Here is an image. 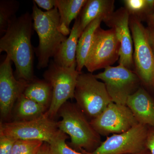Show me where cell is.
I'll return each mask as SVG.
<instances>
[{
  "instance_id": "obj_1",
  "label": "cell",
  "mask_w": 154,
  "mask_h": 154,
  "mask_svg": "<svg viewBox=\"0 0 154 154\" xmlns=\"http://www.w3.org/2000/svg\"><path fill=\"white\" fill-rule=\"evenodd\" d=\"M33 28V19L30 13L27 12L19 17L15 16L0 39V52H5L14 63L17 79L29 82L35 79L34 49L31 42Z\"/></svg>"
},
{
  "instance_id": "obj_2",
  "label": "cell",
  "mask_w": 154,
  "mask_h": 154,
  "mask_svg": "<svg viewBox=\"0 0 154 154\" xmlns=\"http://www.w3.org/2000/svg\"><path fill=\"white\" fill-rule=\"evenodd\" d=\"M57 116L62 118L57 122L59 129L69 136V144L75 150L92 152L102 143L100 135L76 103L66 102L59 110Z\"/></svg>"
},
{
  "instance_id": "obj_3",
  "label": "cell",
  "mask_w": 154,
  "mask_h": 154,
  "mask_svg": "<svg viewBox=\"0 0 154 154\" xmlns=\"http://www.w3.org/2000/svg\"><path fill=\"white\" fill-rule=\"evenodd\" d=\"M32 15L33 29L38 37V47L34 48L38 69L48 66L50 59L54 57L60 45L67 38L60 32V16L56 7L49 11H42L33 2Z\"/></svg>"
},
{
  "instance_id": "obj_4",
  "label": "cell",
  "mask_w": 154,
  "mask_h": 154,
  "mask_svg": "<svg viewBox=\"0 0 154 154\" xmlns=\"http://www.w3.org/2000/svg\"><path fill=\"white\" fill-rule=\"evenodd\" d=\"M74 98L76 104L91 120L100 115L112 102L105 84L92 73H80Z\"/></svg>"
},
{
  "instance_id": "obj_5",
  "label": "cell",
  "mask_w": 154,
  "mask_h": 154,
  "mask_svg": "<svg viewBox=\"0 0 154 154\" xmlns=\"http://www.w3.org/2000/svg\"><path fill=\"white\" fill-rule=\"evenodd\" d=\"M77 63L70 67H63L51 61L48 69L43 74L44 79L52 87V100L47 111L45 113L48 118L54 120L61 106L73 99L77 79L80 73L76 70Z\"/></svg>"
},
{
  "instance_id": "obj_6",
  "label": "cell",
  "mask_w": 154,
  "mask_h": 154,
  "mask_svg": "<svg viewBox=\"0 0 154 154\" xmlns=\"http://www.w3.org/2000/svg\"><path fill=\"white\" fill-rule=\"evenodd\" d=\"M60 131L57 122L45 114L33 120L2 122L0 134L17 140H38L50 144Z\"/></svg>"
},
{
  "instance_id": "obj_7",
  "label": "cell",
  "mask_w": 154,
  "mask_h": 154,
  "mask_svg": "<svg viewBox=\"0 0 154 154\" xmlns=\"http://www.w3.org/2000/svg\"><path fill=\"white\" fill-rule=\"evenodd\" d=\"M120 45L113 28L99 27L94 33L93 42L85 67L90 73L111 66L119 60Z\"/></svg>"
},
{
  "instance_id": "obj_8",
  "label": "cell",
  "mask_w": 154,
  "mask_h": 154,
  "mask_svg": "<svg viewBox=\"0 0 154 154\" xmlns=\"http://www.w3.org/2000/svg\"><path fill=\"white\" fill-rule=\"evenodd\" d=\"M95 75L105 84L112 102L118 105H126L128 97L138 89L139 77L121 65L107 67Z\"/></svg>"
},
{
  "instance_id": "obj_9",
  "label": "cell",
  "mask_w": 154,
  "mask_h": 154,
  "mask_svg": "<svg viewBox=\"0 0 154 154\" xmlns=\"http://www.w3.org/2000/svg\"><path fill=\"white\" fill-rule=\"evenodd\" d=\"M130 28L134 45V61L137 74L144 83H154V54L149 41L148 32L140 20L130 19Z\"/></svg>"
},
{
  "instance_id": "obj_10",
  "label": "cell",
  "mask_w": 154,
  "mask_h": 154,
  "mask_svg": "<svg viewBox=\"0 0 154 154\" xmlns=\"http://www.w3.org/2000/svg\"><path fill=\"white\" fill-rule=\"evenodd\" d=\"M149 127L138 124L125 132L108 137L92 152H83L84 154H131L146 148V143Z\"/></svg>"
},
{
  "instance_id": "obj_11",
  "label": "cell",
  "mask_w": 154,
  "mask_h": 154,
  "mask_svg": "<svg viewBox=\"0 0 154 154\" xmlns=\"http://www.w3.org/2000/svg\"><path fill=\"white\" fill-rule=\"evenodd\" d=\"M90 122L94 129L102 135L122 133L139 123L127 105L113 102Z\"/></svg>"
},
{
  "instance_id": "obj_12",
  "label": "cell",
  "mask_w": 154,
  "mask_h": 154,
  "mask_svg": "<svg viewBox=\"0 0 154 154\" xmlns=\"http://www.w3.org/2000/svg\"><path fill=\"white\" fill-rule=\"evenodd\" d=\"M29 82L18 80L14 75L11 59L6 56L0 65V113L5 120L12 113L17 100L23 94Z\"/></svg>"
},
{
  "instance_id": "obj_13",
  "label": "cell",
  "mask_w": 154,
  "mask_h": 154,
  "mask_svg": "<svg viewBox=\"0 0 154 154\" xmlns=\"http://www.w3.org/2000/svg\"><path fill=\"white\" fill-rule=\"evenodd\" d=\"M129 13L126 8L119 9L104 21L115 30L120 43L119 64L130 69L133 65V41L129 28Z\"/></svg>"
},
{
  "instance_id": "obj_14",
  "label": "cell",
  "mask_w": 154,
  "mask_h": 154,
  "mask_svg": "<svg viewBox=\"0 0 154 154\" xmlns=\"http://www.w3.org/2000/svg\"><path fill=\"white\" fill-rule=\"evenodd\" d=\"M126 105L139 123L154 127V102L143 89L138 88L131 95Z\"/></svg>"
},
{
  "instance_id": "obj_15",
  "label": "cell",
  "mask_w": 154,
  "mask_h": 154,
  "mask_svg": "<svg viewBox=\"0 0 154 154\" xmlns=\"http://www.w3.org/2000/svg\"><path fill=\"white\" fill-rule=\"evenodd\" d=\"M82 32L78 17L75 20L69 36L60 45L54 56L55 63L63 67H70L77 63V46Z\"/></svg>"
},
{
  "instance_id": "obj_16",
  "label": "cell",
  "mask_w": 154,
  "mask_h": 154,
  "mask_svg": "<svg viewBox=\"0 0 154 154\" xmlns=\"http://www.w3.org/2000/svg\"><path fill=\"white\" fill-rule=\"evenodd\" d=\"M114 1L88 0L81 11L79 18L82 31L95 19L103 18L104 21L113 14Z\"/></svg>"
},
{
  "instance_id": "obj_17",
  "label": "cell",
  "mask_w": 154,
  "mask_h": 154,
  "mask_svg": "<svg viewBox=\"0 0 154 154\" xmlns=\"http://www.w3.org/2000/svg\"><path fill=\"white\" fill-rule=\"evenodd\" d=\"M87 0H56L60 16L58 30L64 36L70 33L69 26L73 20L79 16Z\"/></svg>"
},
{
  "instance_id": "obj_18",
  "label": "cell",
  "mask_w": 154,
  "mask_h": 154,
  "mask_svg": "<svg viewBox=\"0 0 154 154\" xmlns=\"http://www.w3.org/2000/svg\"><path fill=\"white\" fill-rule=\"evenodd\" d=\"M14 121L33 120L44 115L47 111L45 106L38 104L22 94L17 100L14 107Z\"/></svg>"
},
{
  "instance_id": "obj_19",
  "label": "cell",
  "mask_w": 154,
  "mask_h": 154,
  "mask_svg": "<svg viewBox=\"0 0 154 154\" xmlns=\"http://www.w3.org/2000/svg\"><path fill=\"white\" fill-rule=\"evenodd\" d=\"M103 21L104 19L102 18L95 19L86 27L79 38L76 53V70L79 72H82V69L85 66L95 31Z\"/></svg>"
},
{
  "instance_id": "obj_20",
  "label": "cell",
  "mask_w": 154,
  "mask_h": 154,
  "mask_svg": "<svg viewBox=\"0 0 154 154\" xmlns=\"http://www.w3.org/2000/svg\"><path fill=\"white\" fill-rule=\"evenodd\" d=\"M23 94L48 109L52 100L53 89L51 85L46 80L35 79L29 83Z\"/></svg>"
},
{
  "instance_id": "obj_21",
  "label": "cell",
  "mask_w": 154,
  "mask_h": 154,
  "mask_svg": "<svg viewBox=\"0 0 154 154\" xmlns=\"http://www.w3.org/2000/svg\"><path fill=\"white\" fill-rule=\"evenodd\" d=\"M20 4L14 0L0 1V34H5L7 30L9 22L16 16L19 9Z\"/></svg>"
},
{
  "instance_id": "obj_22",
  "label": "cell",
  "mask_w": 154,
  "mask_h": 154,
  "mask_svg": "<svg viewBox=\"0 0 154 154\" xmlns=\"http://www.w3.org/2000/svg\"><path fill=\"white\" fill-rule=\"evenodd\" d=\"M44 143L38 140H18L14 143L12 154H36Z\"/></svg>"
},
{
  "instance_id": "obj_23",
  "label": "cell",
  "mask_w": 154,
  "mask_h": 154,
  "mask_svg": "<svg viewBox=\"0 0 154 154\" xmlns=\"http://www.w3.org/2000/svg\"><path fill=\"white\" fill-rule=\"evenodd\" d=\"M67 134L60 130L59 133L49 144L51 152L54 154H84L75 150L67 144L66 140Z\"/></svg>"
},
{
  "instance_id": "obj_24",
  "label": "cell",
  "mask_w": 154,
  "mask_h": 154,
  "mask_svg": "<svg viewBox=\"0 0 154 154\" xmlns=\"http://www.w3.org/2000/svg\"><path fill=\"white\" fill-rule=\"evenodd\" d=\"M124 3L129 14L139 15L150 10L146 0H125Z\"/></svg>"
},
{
  "instance_id": "obj_25",
  "label": "cell",
  "mask_w": 154,
  "mask_h": 154,
  "mask_svg": "<svg viewBox=\"0 0 154 154\" xmlns=\"http://www.w3.org/2000/svg\"><path fill=\"white\" fill-rule=\"evenodd\" d=\"M16 141L0 134V154H12Z\"/></svg>"
},
{
  "instance_id": "obj_26",
  "label": "cell",
  "mask_w": 154,
  "mask_h": 154,
  "mask_svg": "<svg viewBox=\"0 0 154 154\" xmlns=\"http://www.w3.org/2000/svg\"><path fill=\"white\" fill-rule=\"evenodd\" d=\"M33 2L46 11H51L56 7V0H34Z\"/></svg>"
},
{
  "instance_id": "obj_27",
  "label": "cell",
  "mask_w": 154,
  "mask_h": 154,
  "mask_svg": "<svg viewBox=\"0 0 154 154\" xmlns=\"http://www.w3.org/2000/svg\"><path fill=\"white\" fill-rule=\"evenodd\" d=\"M146 146L151 154H154V127H149Z\"/></svg>"
},
{
  "instance_id": "obj_28",
  "label": "cell",
  "mask_w": 154,
  "mask_h": 154,
  "mask_svg": "<svg viewBox=\"0 0 154 154\" xmlns=\"http://www.w3.org/2000/svg\"><path fill=\"white\" fill-rule=\"evenodd\" d=\"M36 154H54L51 152L49 144L47 143H44Z\"/></svg>"
},
{
  "instance_id": "obj_29",
  "label": "cell",
  "mask_w": 154,
  "mask_h": 154,
  "mask_svg": "<svg viewBox=\"0 0 154 154\" xmlns=\"http://www.w3.org/2000/svg\"><path fill=\"white\" fill-rule=\"evenodd\" d=\"M147 30L149 41L154 54V27H150Z\"/></svg>"
},
{
  "instance_id": "obj_30",
  "label": "cell",
  "mask_w": 154,
  "mask_h": 154,
  "mask_svg": "<svg viewBox=\"0 0 154 154\" xmlns=\"http://www.w3.org/2000/svg\"><path fill=\"white\" fill-rule=\"evenodd\" d=\"M149 23L150 27H154V12L150 17Z\"/></svg>"
},
{
  "instance_id": "obj_31",
  "label": "cell",
  "mask_w": 154,
  "mask_h": 154,
  "mask_svg": "<svg viewBox=\"0 0 154 154\" xmlns=\"http://www.w3.org/2000/svg\"><path fill=\"white\" fill-rule=\"evenodd\" d=\"M151 154L150 152L149 151L148 149L146 148L144 149L143 150L141 151L138 152L134 154Z\"/></svg>"
}]
</instances>
